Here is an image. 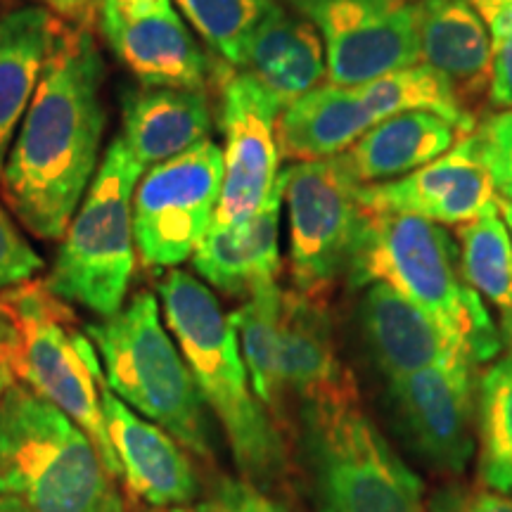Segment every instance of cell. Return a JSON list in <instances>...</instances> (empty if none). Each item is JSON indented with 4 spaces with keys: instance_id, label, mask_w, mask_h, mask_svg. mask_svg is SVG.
Here are the masks:
<instances>
[{
    "instance_id": "obj_7",
    "label": "cell",
    "mask_w": 512,
    "mask_h": 512,
    "mask_svg": "<svg viewBox=\"0 0 512 512\" xmlns=\"http://www.w3.org/2000/svg\"><path fill=\"white\" fill-rule=\"evenodd\" d=\"M86 335L98 349L107 387L126 406L200 458L211 456L204 399L181 349L164 330L155 294L138 292L114 316L86 325Z\"/></svg>"
},
{
    "instance_id": "obj_18",
    "label": "cell",
    "mask_w": 512,
    "mask_h": 512,
    "mask_svg": "<svg viewBox=\"0 0 512 512\" xmlns=\"http://www.w3.org/2000/svg\"><path fill=\"white\" fill-rule=\"evenodd\" d=\"M102 413L117 451L121 477L155 508L185 505L200 494L195 470L178 441L155 422L143 420L110 387H102Z\"/></svg>"
},
{
    "instance_id": "obj_10",
    "label": "cell",
    "mask_w": 512,
    "mask_h": 512,
    "mask_svg": "<svg viewBox=\"0 0 512 512\" xmlns=\"http://www.w3.org/2000/svg\"><path fill=\"white\" fill-rule=\"evenodd\" d=\"M221 183L223 152L209 138L140 176L133 240L145 266L174 268L192 259L214 223Z\"/></svg>"
},
{
    "instance_id": "obj_41",
    "label": "cell",
    "mask_w": 512,
    "mask_h": 512,
    "mask_svg": "<svg viewBox=\"0 0 512 512\" xmlns=\"http://www.w3.org/2000/svg\"><path fill=\"white\" fill-rule=\"evenodd\" d=\"M43 3H46L48 8L53 10V12H57V15H62V17H67V15H69V10H67V0H43Z\"/></svg>"
},
{
    "instance_id": "obj_25",
    "label": "cell",
    "mask_w": 512,
    "mask_h": 512,
    "mask_svg": "<svg viewBox=\"0 0 512 512\" xmlns=\"http://www.w3.org/2000/svg\"><path fill=\"white\" fill-rule=\"evenodd\" d=\"M60 27V19L43 5H24L0 15V169Z\"/></svg>"
},
{
    "instance_id": "obj_36",
    "label": "cell",
    "mask_w": 512,
    "mask_h": 512,
    "mask_svg": "<svg viewBox=\"0 0 512 512\" xmlns=\"http://www.w3.org/2000/svg\"><path fill=\"white\" fill-rule=\"evenodd\" d=\"M494 38L512 36V0H470Z\"/></svg>"
},
{
    "instance_id": "obj_4",
    "label": "cell",
    "mask_w": 512,
    "mask_h": 512,
    "mask_svg": "<svg viewBox=\"0 0 512 512\" xmlns=\"http://www.w3.org/2000/svg\"><path fill=\"white\" fill-rule=\"evenodd\" d=\"M0 496L24 512H126L91 437L24 384L0 396Z\"/></svg>"
},
{
    "instance_id": "obj_21",
    "label": "cell",
    "mask_w": 512,
    "mask_h": 512,
    "mask_svg": "<svg viewBox=\"0 0 512 512\" xmlns=\"http://www.w3.org/2000/svg\"><path fill=\"white\" fill-rule=\"evenodd\" d=\"M283 176L261 211L238 226H211L192 254L195 271L216 290L247 297L254 287L278 283Z\"/></svg>"
},
{
    "instance_id": "obj_43",
    "label": "cell",
    "mask_w": 512,
    "mask_h": 512,
    "mask_svg": "<svg viewBox=\"0 0 512 512\" xmlns=\"http://www.w3.org/2000/svg\"><path fill=\"white\" fill-rule=\"evenodd\" d=\"M169 512H204V510H188V508H174V510H169Z\"/></svg>"
},
{
    "instance_id": "obj_42",
    "label": "cell",
    "mask_w": 512,
    "mask_h": 512,
    "mask_svg": "<svg viewBox=\"0 0 512 512\" xmlns=\"http://www.w3.org/2000/svg\"><path fill=\"white\" fill-rule=\"evenodd\" d=\"M0 512H24V510L19 508L15 501H10V498L0 496Z\"/></svg>"
},
{
    "instance_id": "obj_40",
    "label": "cell",
    "mask_w": 512,
    "mask_h": 512,
    "mask_svg": "<svg viewBox=\"0 0 512 512\" xmlns=\"http://www.w3.org/2000/svg\"><path fill=\"white\" fill-rule=\"evenodd\" d=\"M12 384V373H10V368L5 366L3 361H0V396L5 394V389H8Z\"/></svg>"
},
{
    "instance_id": "obj_16",
    "label": "cell",
    "mask_w": 512,
    "mask_h": 512,
    "mask_svg": "<svg viewBox=\"0 0 512 512\" xmlns=\"http://www.w3.org/2000/svg\"><path fill=\"white\" fill-rule=\"evenodd\" d=\"M280 380L304 406L361 401L358 384L337 354L328 297L283 292Z\"/></svg>"
},
{
    "instance_id": "obj_27",
    "label": "cell",
    "mask_w": 512,
    "mask_h": 512,
    "mask_svg": "<svg viewBox=\"0 0 512 512\" xmlns=\"http://www.w3.org/2000/svg\"><path fill=\"white\" fill-rule=\"evenodd\" d=\"M356 88L375 124L403 112H430L456 126L463 136H472L477 128V119L460 107L444 76L422 62Z\"/></svg>"
},
{
    "instance_id": "obj_31",
    "label": "cell",
    "mask_w": 512,
    "mask_h": 512,
    "mask_svg": "<svg viewBox=\"0 0 512 512\" xmlns=\"http://www.w3.org/2000/svg\"><path fill=\"white\" fill-rule=\"evenodd\" d=\"M477 152L496 192L512 202V112H498L475 128Z\"/></svg>"
},
{
    "instance_id": "obj_15",
    "label": "cell",
    "mask_w": 512,
    "mask_h": 512,
    "mask_svg": "<svg viewBox=\"0 0 512 512\" xmlns=\"http://www.w3.org/2000/svg\"><path fill=\"white\" fill-rule=\"evenodd\" d=\"M361 202L373 211H396L439 226H460L494 207L498 197L472 133L413 174L363 185Z\"/></svg>"
},
{
    "instance_id": "obj_20",
    "label": "cell",
    "mask_w": 512,
    "mask_h": 512,
    "mask_svg": "<svg viewBox=\"0 0 512 512\" xmlns=\"http://www.w3.org/2000/svg\"><path fill=\"white\" fill-rule=\"evenodd\" d=\"M233 69L261 83L280 110L328 76L325 46L318 29L304 15L278 5L256 24Z\"/></svg>"
},
{
    "instance_id": "obj_6",
    "label": "cell",
    "mask_w": 512,
    "mask_h": 512,
    "mask_svg": "<svg viewBox=\"0 0 512 512\" xmlns=\"http://www.w3.org/2000/svg\"><path fill=\"white\" fill-rule=\"evenodd\" d=\"M299 460L313 512H425V486L361 401L304 406Z\"/></svg>"
},
{
    "instance_id": "obj_33",
    "label": "cell",
    "mask_w": 512,
    "mask_h": 512,
    "mask_svg": "<svg viewBox=\"0 0 512 512\" xmlns=\"http://www.w3.org/2000/svg\"><path fill=\"white\" fill-rule=\"evenodd\" d=\"M204 512H287L283 503L266 494L264 489L247 479L221 477L211 489Z\"/></svg>"
},
{
    "instance_id": "obj_14",
    "label": "cell",
    "mask_w": 512,
    "mask_h": 512,
    "mask_svg": "<svg viewBox=\"0 0 512 512\" xmlns=\"http://www.w3.org/2000/svg\"><path fill=\"white\" fill-rule=\"evenodd\" d=\"M98 22L114 55L143 86L207 91L211 62L174 0H98Z\"/></svg>"
},
{
    "instance_id": "obj_30",
    "label": "cell",
    "mask_w": 512,
    "mask_h": 512,
    "mask_svg": "<svg viewBox=\"0 0 512 512\" xmlns=\"http://www.w3.org/2000/svg\"><path fill=\"white\" fill-rule=\"evenodd\" d=\"M181 15L207 46L228 62L238 64L247 36L268 12L285 0H174Z\"/></svg>"
},
{
    "instance_id": "obj_3",
    "label": "cell",
    "mask_w": 512,
    "mask_h": 512,
    "mask_svg": "<svg viewBox=\"0 0 512 512\" xmlns=\"http://www.w3.org/2000/svg\"><path fill=\"white\" fill-rule=\"evenodd\" d=\"M347 280L354 287H392L456 339L475 366L501 351V332L482 297L463 280L456 242L439 223L366 209L361 245Z\"/></svg>"
},
{
    "instance_id": "obj_32",
    "label": "cell",
    "mask_w": 512,
    "mask_h": 512,
    "mask_svg": "<svg viewBox=\"0 0 512 512\" xmlns=\"http://www.w3.org/2000/svg\"><path fill=\"white\" fill-rule=\"evenodd\" d=\"M43 266L38 256L22 233L0 207V294L12 290V287L29 283L31 275Z\"/></svg>"
},
{
    "instance_id": "obj_8",
    "label": "cell",
    "mask_w": 512,
    "mask_h": 512,
    "mask_svg": "<svg viewBox=\"0 0 512 512\" xmlns=\"http://www.w3.org/2000/svg\"><path fill=\"white\" fill-rule=\"evenodd\" d=\"M143 169L112 140L64 233L46 287L62 302L110 318L124 306L133 275V192Z\"/></svg>"
},
{
    "instance_id": "obj_2",
    "label": "cell",
    "mask_w": 512,
    "mask_h": 512,
    "mask_svg": "<svg viewBox=\"0 0 512 512\" xmlns=\"http://www.w3.org/2000/svg\"><path fill=\"white\" fill-rule=\"evenodd\" d=\"M157 290L169 330L204 403L226 432L235 463L247 482L266 491L285 475V446L278 425L256 399L233 320L207 285L178 268L159 280Z\"/></svg>"
},
{
    "instance_id": "obj_5",
    "label": "cell",
    "mask_w": 512,
    "mask_h": 512,
    "mask_svg": "<svg viewBox=\"0 0 512 512\" xmlns=\"http://www.w3.org/2000/svg\"><path fill=\"white\" fill-rule=\"evenodd\" d=\"M0 361L24 387L67 413L91 437L110 475H121L102 413V361L46 283H22L0 294Z\"/></svg>"
},
{
    "instance_id": "obj_38",
    "label": "cell",
    "mask_w": 512,
    "mask_h": 512,
    "mask_svg": "<svg viewBox=\"0 0 512 512\" xmlns=\"http://www.w3.org/2000/svg\"><path fill=\"white\" fill-rule=\"evenodd\" d=\"M501 316H503V339L508 342L510 354H512V306L505 313H501Z\"/></svg>"
},
{
    "instance_id": "obj_26",
    "label": "cell",
    "mask_w": 512,
    "mask_h": 512,
    "mask_svg": "<svg viewBox=\"0 0 512 512\" xmlns=\"http://www.w3.org/2000/svg\"><path fill=\"white\" fill-rule=\"evenodd\" d=\"M283 292L278 283H264L247 294L245 304L238 311L230 313L256 399L275 415L280 413V401L285 394L280 380Z\"/></svg>"
},
{
    "instance_id": "obj_17",
    "label": "cell",
    "mask_w": 512,
    "mask_h": 512,
    "mask_svg": "<svg viewBox=\"0 0 512 512\" xmlns=\"http://www.w3.org/2000/svg\"><path fill=\"white\" fill-rule=\"evenodd\" d=\"M415 34L418 62L444 76L460 107L477 119L489 100L494 43L470 0H415Z\"/></svg>"
},
{
    "instance_id": "obj_39",
    "label": "cell",
    "mask_w": 512,
    "mask_h": 512,
    "mask_svg": "<svg viewBox=\"0 0 512 512\" xmlns=\"http://www.w3.org/2000/svg\"><path fill=\"white\" fill-rule=\"evenodd\" d=\"M498 209H501L503 221L508 223V228H510V233H512V202L510 200H503V197H498Z\"/></svg>"
},
{
    "instance_id": "obj_37",
    "label": "cell",
    "mask_w": 512,
    "mask_h": 512,
    "mask_svg": "<svg viewBox=\"0 0 512 512\" xmlns=\"http://www.w3.org/2000/svg\"><path fill=\"white\" fill-rule=\"evenodd\" d=\"M67 19H76V22H88L95 12H98V0H67Z\"/></svg>"
},
{
    "instance_id": "obj_35",
    "label": "cell",
    "mask_w": 512,
    "mask_h": 512,
    "mask_svg": "<svg viewBox=\"0 0 512 512\" xmlns=\"http://www.w3.org/2000/svg\"><path fill=\"white\" fill-rule=\"evenodd\" d=\"M489 105L496 110L512 112V36L494 38Z\"/></svg>"
},
{
    "instance_id": "obj_11",
    "label": "cell",
    "mask_w": 512,
    "mask_h": 512,
    "mask_svg": "<svg viewBox=\"0 0 512 512\" xmlns=\"http://www.w3.org/2000/svg\"><path fill=\"white\" fill-rule=\"evenodd\" d=\"M318 29L328 83L356 88L418 64L413 0H290Z\"/></svg>"
},
{
    "instance_id": "obj_22",
    "label": "cell",
    "mask_w": 512,
    "mask_h": 512,
    "mask_svg": "<svg viewBox=\"0 0 512 512\" xmlns=\"http://www.w3.org/2000/svg\"><path fill=\"white\" fill-rule=\"evenodd\" d=\"M209 128L211 110L204 91L143 86L124 95V133L119 138L143 171L207 140Z\"/></svg>"
},
{
    "instance_id": "obj_24",
    "label": "cell",
    "mask_w": 512,
    "mask_h": 512,
    "mask_svg": "<svg viewBox=\"0 0 512 512\" xmlns=\"http://www.w3.org/2000/svg\"><path fill=\"white\" fill-rule=\"evenodd\" d=\"M463 138L437 114L403 112L370 126L342 157L361 185L387 183L446 155Z\"/></svg>"
},
{
    "instance_id": "obj_12",
    "label": "cell",
    "mask_w": 512,
    "mask_h": 512,
    "mask_svg": "<svg viewBox=\"0 0 512 512\" xmlns=\"http://www.w3.org/2000/svg\"><path fill=\"white\" fill-rule=\"evenodd\" d=\"M221 81V128L226 136L223 183L211 226L245 223L261 211L280 178L275 119L280 105L245 72H228Z\"/></svg>"
},
{
    "instance_id": "obj_9",
    "label": "cell",
    "mask_w": 512,
    "mask_h": 512,
    "mask_svg": "<svg viewBox=\"0 0 512 512\" xmlns=\"http://www.w3.org/2000/svg\"><path fill=\"white\" fill-rule=\"evenodd\" d=\"M280 176L290 219L292 287L328 297L339 280L349 278L361 245L366 226L363 185L342 155L294 162Z\"/></svg>"
},
{
    "instance_id": "obj_19",
    "label": "cell",
    "mask_w": 512,
    "mask_h": 512,
    "mask_svg": "<svg viewBox=\"0 0 512 512\" xmlns=\"http://www.w3.org/2000/svg\"><path fill=\"white\" fill-rule=\"evenodd\" d=\"M361 323L377 368L387 380L446 363H472L465 349L427 313L382 283H370L366 290Z\"/></svg>"
},
{
    "instance_id": "obj_28",
    "label": "cell",
    "mask_w": 512,
    "mask_h": 512,
    "mask_svg": "<svg viewBox=\"0 0 512 512\" xmlns=\"http://www.w3.org/2000/svg\"><path fill=\"white\" fill-rule=\"evenodd\" d=\"M477 444L479 482L512 496V354L477 382Z\"/></svg>"
},
{
    "instance_id": "obj_1",
    "label": "cell",
    "mask_w": 512,
    "mask_h": 512,
    "mask_svg": "<svg viewBox=\"0 0 512 512\" xmlns=\"http://www.w3.org/2000/svg\"><path fill=\"white\" fill-rule=\"evenodd\" d=\"M105 62L86 27H60L0 183L31 233L62 240L98 171Z\"/></svg>"
},
{
    "instance_id": "obj_34",
    "label": "cell",
    "mask_w": 512,
    "mask_h": 512,
    "mask_svg": "<svg viewBox=\"0 0 512 512\" xmlns=\"http://www.w3.org/2000/svg\"><path fill=\"white\" fill-rule=\"evenodd\" d=\"M425 512H512V496L453 482L434 491Z\"/></svg>"
},
{
    "instance_id": "obj_23",
    "label": "cell",
    "mask_w": 512,
    "mask_h": 512,
    "mask_svg": "<svg viewBox=\"0 0 512 512\" xmlns=\"http://www.w3.org/2000/svg\"><path fill=\"white\" fill-rule=\"evenodd\" d=\"M358 88L320 83L275 119L278 152L290 162H318L347 152L373 126Z\"/></svg>"
},
{
    "instance_id": "obj_29",
    "label": "cell",
    "mask_w": 512,
    "mask_h": 512,
    "mask_svg": "<svg viewBox=\"0 0 512 512\" xmlns=\"http://www.w3.org/2000/svg\"><path fill=\"white\" fill-rule=\"evenodd\" d=\"M456 235L463 280L505 313L512 306V238L498 202L477 219L460 223Z\"/></svg>"
},
{
    "instance_id": "obj_13",
    "label": "cell",
    "mask_w": 512,
    "mask_h": 512,
    "mask_svg": "<svg viewBox=\"0 0 512 512\" xmlns=\"http://www.w3.org/2000/svg\"><path fill=\"white\" fill-rule=\"evenodd\" d=\"M472 363L446 366L387 380L389 406L403 441L432 470L463 475L477 432V387Z\"/></svg>"
}]
</instances>
